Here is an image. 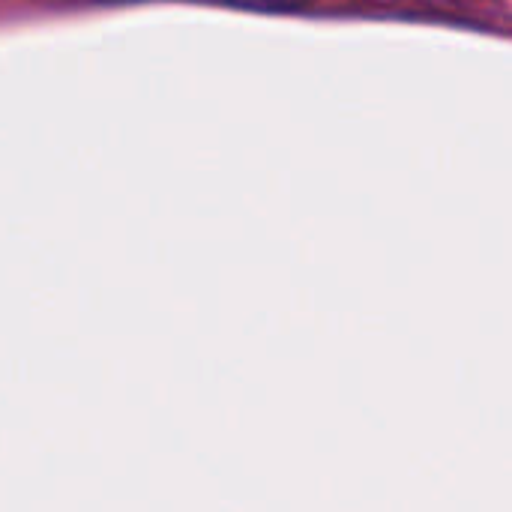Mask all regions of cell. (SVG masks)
Wrapping results in <instances>:
<instances>
[]
</instances>
